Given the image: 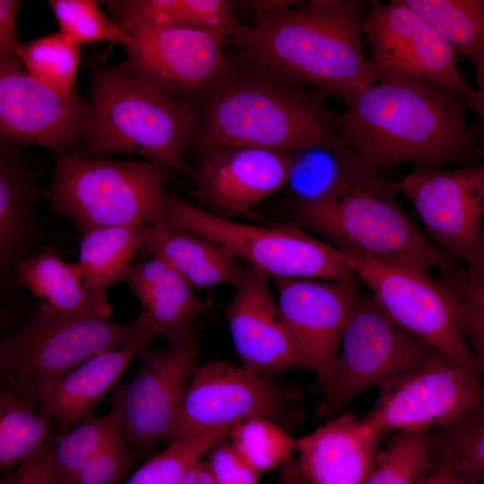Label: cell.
Here are the masks:
<instances>
[{"instance_id": "1", "label": "cell", "mask_w": 484, "mask_h": 484, "mask_svg": "<svg viewBox=\"0 0 484 484\" xmlns=\"http://www.w3.org/2000/svg\"><path fill=\"white\" fill-rule=\"evenodd\" d=\"M456 92L417 79L376 81L362 91L337 127L343 141L383 169L466 166L484 160Z\"/></svg>"}, {"instance_id": "2", "label": "cell", "mask_w": 484, "mask_h": 484, "mask_svg": "<svg viewBox=\"0 0 484 484\" xmlns=\"http://www.w3.org/2000/svg\"><path fill=\"white\" fill-rule=\"evenodd\" d=\"M327 96L244 60L190 103L192 144L204 155L222 147L293 151L340 136Z\"/></svg>"}, {"instance_id": "3", "label": "cell", "mask_w": 484, "mask_h": 484, "mask_svg": "<svg viewBox=\"0 0 484 484\" xmlns=\"http://www.w3.org/2000/svg\"><path fill=\"white\" fill-rule=\"evenodd\" d=\"M368 1L310 0L256 18L233 41L247 62L346 106L375 78L361 27Z\"/></svg>"}, {"instance_id": "4", "label": "cell", "mask_w": 484, "mask_h": 484, "mask_svg": "<svg viewBox=\"0 0 484 484\" xmlns=\"http://www.w3.org/2000/svg\"><path fill=\"white\" fill-rule=\"evenodd\" d=\"M91 80V117L73 153L87 157L138 155L178 171L197 185V172L182 158L196 131L191 104L155 90L123 63H92Z\"/></svg>"}, {"instance_id": "5", "label": "cell", "mask_w": 484, "mask_h": 484, "mask_svg": "<svg viewBox=\"0 0 484 484\" xmlns=\"http://www.w3.org/2000/svg\"><path fill=\"white\" fill-rule=\"evenodd\" d=\"M398 180L372 172L321 203L297 206L301 224L340 251L361 253L430 273L450 274L459 262L441 250L396 199Z\"/></svg>"}, {"instance_id": "6", "label": "cell", "mask_w": 484, "mask_h": 484, "mask_svg": "<svg viewBox=\"0 0 484 484\" xmlns=\"http://www.w3.org/2000/svg\"><path fill=\"white\" fill-rule=\"evenodd\" d=\"M172 169L151 160L56 156L44 190L50 208L83 236L116 226L165 221V184Z\"/></svg>"}, {"instance_id": "7", "label": "cell", "mask_w": 484, "mask_h": 484, "mask_svg": "<svg viewBox=\"0 0 484 484\" xmlns=\"http://www.w3.org/2000/svg\"><path fill=\"white\" fill-rule=\"evenodd\" d=\"M147 330L151 329L141 313L124 324L109 318L65 317L39 307L1 345L4 391L34 403L43 385Z\"/></svg>"}, {"instance_id": "8", "label": "cell", "mask_w": 484, "mask_h": 484, "mask_svg": "<svg viewBox=\"0 0 484 484\" xmlns=\"http://www.w3.org/2000/svg\"><path fill=\"white\" fill-rule=\"evenodd\" d=\"M167 225L201 236L272 278L359 280L341 252L296 226L233 221L165 192Z\"/></svg>"}, {"instance_id": "9", "label": "cell", "mask_w": 484, "mask_h": 484, "mask_svg": "<svg viewBox=\"0 0 484 484\" xmlns=\"http://www.w3.org/2000/svg\"><path fill=\"white\" fill-rule=\"evenodd\" d=\"M436 350L399 327L372 294H359L322 390L320 416L331 419L363 392L380 388L423 365Z\"/></svg>"}, {"instance_id": "10", "label": "cell", "mask_w": 484, "mask_h": 484, "mask_svg": "<svg viewBox=\"0 0 484 484\" xmlns=\"http://www.w3.org/2000/svg\"><path fill=\"white\" fill-rule=\"evenodd\" d=\"M384 312L453 363L480 372L445 291L430 273L361 253L341 251Z\"/></svg>"}, {"instance_id": "11", "label": "cell", "mask_w": 484, "mask_h": 484, "mask_svg": "<svg viewBox=\"0 0 484 484\" xmlns=\"http://www.w3.org/2000/svg\"><path fill=\"white\" fill-rule=\"evenodd\" d=\"M301 397L299 389L277 385L243 367L209 361L194 370L172 440L255 418L287 430L303 420Z\"/></svg>"}, {"instance_id": "12", "label": "cell", "mask_w": 484, "mask_h": 484, "mask_svg": "<svg viewBox=\"0 0 484 484\" xmlns=\"http://www.w3.org/2000/svg\"><path fill=\"white\" fill-rule=\"evenodd\" d=\"M375 81L410 78L449 89L464 99L456 51L405 0H369L361 27Z\"/></svg>"}, {"instance_id": "13", "label": "cell", "mask_w": 484, "mask_h": 484, "mask_svg": "<svg viewBox=\"0 0 484 484\" xmlns=\"http://www.w3.org/2000/svg\"><path fill=\"white\" fill-rule=\"evenodd\" d=\"M398 192L441 250L467 268L484 271V160L455 169H413L398 180Z\"/></svg>"}, {"instance_id": "14", "label": "cell", "mask_w": 484, "mask_h": 484, "mask_svg": "<svg viewBox=\"0 0 484 484\" xmlns=\"http://www.w3.org/2000/svg\"><path fill=\"white\" fill-rule=\"evenodd\" d=\"M481 373L463 368L436 351L423 365L381 386L361 420L380 438L403 431L445 427L484 397Z\"/></svg>"}, {"instance_id": "15", "label": "cell", "mask_w": 484, "mask_h": 484, "mask_svg": "<svg viewBox=\"0 0 484 484\" xmlns=\"http://www.w3.org/2000/svg\"><path fill=\"white\" fill-rule=\"evenodd\" d=\"M123 65L135 76L176 100L192 103L227 70L229 39L183 27H135L126 31Z\"/></svg>"}, {"instance_id": "16", "label": "cell", "mask_w": 484, "mask_h": 484, "mask_svg": "<svg viewBox=\"0 0 484 484\" xmlns=\"http://www.w3.org/2000/svg\"><path fill=\"white\" fill-rule=\"evenodd\" d=\"M197 333L160 350L146 345L138 354L134 378L117 391L124 434L134 453L149 454L162 440L171 441L187 385L195 368Z\"/></svg>"}, {"instance_id": "17", "label": "cell", "mask_w": 484, "mask_h": 484, "mask_svg": "<svg viewBox=\"0 0 484 484\" xmlns=\"http://www.w3.org/2000/svg\"><path fill=\"white\" fill-rule=\"evenodd\" d=\"M0 60V138L15 146L39 145L56 156L72 152L87 128L91 102L67 98L23 69Z\"/></svg>"}, {"instance_id": "18", "label": "cell", "mask_w": 484, "mask_h": 484, "mask_svg": "<svg viewBox=\"0 0 484 484\" xmlns=\"http://www.w3.org/2000/svg\"><path fill=\"white\" fill-rule=\"evenodd\" d=\"M287 327L321 390L327 385L361 281L272 278Z\"/></svg>"}, {"instance_id": "19", "label": "cell", "mask_w": 484, "mask_h": 484, "mask_svg": "<svg viewBox=\"0 0 484 484\" xmlns=\"http://www.w3.org/2000/svg\"><path fill=\"white\" fill-rule=\"evenodd\" d=\"M268 277L249 264L243 269L224 314L241 367L270 379L307 368L270 289Z\"/></svg>"}, {"instance_id": "20", "label": "cell", "mask_w": 484, "mask_h": 484, "mask_svg": "<svg viewBox=\"0 0 484 484\" xmlns=\"http://www.w3.org/2000/svg\"><path fill=\"white\" fill-rule=\"evenodd\" d=\"M290 151L222 147L204 155L198 169L197 196L223 217L248 215L285 186Z\"/></svg>"}, {"instance_id": "21", "label": "cell", "mask_w": 484, "mask_h": 484, "mask_svg": "<svg viewBox=\"0 0 484 484\" xmlns=\"http://www.w3.org/2000/svg\"><path fill=\"white\" fill-rule=\"evenodd\" d=\"M381 441L361 419L343 413L295 440L298 462L307 484H364Z\"/></svg>"}, {"instance_id": "22", "label": "cell", "mask_w": 484, "mask_h": 484, "mask_svg": "<svg viewBox=\"0 0 484 484\" xmlns=\"http://www.w3.org/2000/svg\"><path fill=\"white\" fill-rule=\"evenodd\" d=\"M154 337L151 330L144 331L121 347L95 355L43 385L37 393L42 413L61 428H67L91 414L93 407Z\"/></svg>"}, {"instance_id": "23", "label": "cell", "mask_w": 484, "mask_h": 484, "mask_svg": "<svg viewBox=\"0 0 484 484\" xmlns=\"http://www.w3.org/2000/svg\"><path fill=\"white\" fill-rule=\"evenodd\" d=\"M121 281L125 283L141 304L150 328L169 344L190 339L196 332L194 324L209 307L192 287L165 261L158 256L132 264Z\"/></svg>"}, {"instance_id": "24", "label": "cell", "mask_w": 484, "mask_h": 484, "mask_svg": "<svg viewBox=\"0 0 484 484\" xmlns=\"http://www.w3.org/2000/svg\"><path fill=\"white\" fill-rule=\"evenodd\" d=\"M381 169L368 162L340 134L333 140L290 151L285 186L298 206L312 205Z\"/></svg>"}, {"instance_id": "25", "label": "cell", "mask_w": 484, "mask_h": 484, "mask_svg": "<svg viewBox=\"0 0 484 484\" xmlns=\"http://www.w3.org/2000/svg\"><path fill=\"white\" fill-rule=\"evenodd\" d=\"M18 283L39 301V307L65 317L109 318L106 294L88 290L73 264H66L47 246L23 257L15 268Z\"/></svg>"}, {"instance_id": "26", "label": "cell", "mask_w": 484, "mask_h": 484, "mask_svg": "<svg viewBox=\"0 0 484 484\" xmlns=\"http://www.w3.org/2000/svg\"><path fill=\"white\" fill-rule=\"evenodd\" d=\"M125 31L135 27H183L215 31L233 42L243 31L229 0H111L101 2Z\"/></svg>"}, {"instance_id": "27", "label": "cell", "mask_w": 484, "mask_h": 484, "mask_svg": "<svg viewBox=\"0 0 484 484\" xmlns=\"http://www.w3.org/2000/svg\"><path fill=\"white\" fill-rule=\"evenodd\" d=\"M141 255L160 257L191 287L198 289L236 287L243 275L236 257L228 251L201 236L164 222L155 226Z\"/></svg>"}, {"instance_id": "28", "label": "cell", "mask_w": 484, "mask_h": 484, "mask_svg": "<svg viewBox=\"0 0 484 484\" xmlns=\"http://www.w3.org/2000/svg\"><path fill=\"white\" fill-rule=\"evenodd\" d=\"M39 176L18 146L0 143V263L5 270L24 251L33 232V205L44 194Z\"/></svg>"}, {"instance_id": "29", "label": "cell", "mask_w": 484, "mask_h": 484, "mask_svg": "<svg viewBox=\"0 0 484 484\" xmlns=\"http://www.w3.org/2000/svg\"><path fill=\"white\" fill-rule=\"evenodd\" d=\"M156 225L108 227L83 235L79 259L73 265L84 287L93 293L106 294L110 286L121 281L130 262L152 238Z\"/></svg>"}, {"instance_id": "30", "label": "cell", "mask_w": 484, "mask_h": 484, "mask_svg": "<svg viewBox=\"0 0 484 484\" xmlns=\"http://www.w3.org/2000/svg\"><path fill=\"white\" fill-rule=\"evenodd\" d=\"M471 62L477 88L484 84V0H405Z\"/></svg>"}, {"instance_id": "31", "label": "cell", "mask_w": 484, "mask_h": 484, "mask_svg": "<svg viewBox=\"0 0 484 484\" xmlns=\"http://www.w3.org/2000/svg\"><path fill=\"white\" fill-rule=\"evenodd\" d=\"M108 413L95 417L90 414L78 426L50 444L52 462L63 484L103 448L124 434L123 407L116 390Z\"/></svg>"}, {"instance_id": "32", "label": "cell", "mask_w": 484, "mask_h": 484, "mask_svg": "<svg viewBox=\"0 0 484 484\" xmlns=\"http://www.w3.org/2000/svg\"><path fill=\"white\" fill-rule=\"evenodd\" d=\"M431 459L484 480V397L455 421L427 433Z\"/></svg>"}, {"instance_id": "33", "label": "cell", "mask_w": 484, "mask_h": 484, "mask_svg": "<svg viewBox=\"0 0 484 484\" xmlns=\"http://www.w3.org/2000/svg\"><path fill=\"white\" fill-rule=\"evenodd\" d=\"M51 419L38 413L33 403L11 392L0 394V468L22 463L48 443Z\"/></svg>"}, {"instance_id": "34", "label": "cell", "mask_w": 484, "mask_h": 484, "mask_svg": "<svg viewBox=\"0 0 484 484\" xmlns=\"http://www.w3.org/2000/svg\"><path fill=\"white\" fill-rule=\"evenodd\" d=\"M26 72L57 93L73 97L80 62L79 45L61 31L21 44L17 50Z\"/></svg>"}, {"instance_id": "35", "label": "cell", "mask_w": 484, "mask_h": 484, "mask_svg": "<svg viewBox=\"0 0 484 484\" xmlns=\"http://www.w3.org/2000/svg\"><path fill=\"white\" fill-rule=\"evenodd\" d=\"M228 436L236 452L259 474L284 466L296 451V439L282 427L264 418L238 422Z\"/></svg>"}, {"instance_id": "36", "label": "cell", "mask_w": 484, "mask_h": 484, "mask_svg": "<svg viewBox=\"0 0 484 484\" xmlns=\"http://www.w3.org/2000/svg\"><path fill=\"white\" fill-rule=\"evenodd\" d=\"M447 294L462 332L484 374V271L460 269L436 280Z\"/></svg>"}, {"instance_id": "37", "label": "cell", "mask_w": 484, "mask_h": 484, "mask_svg": "<svg viewBox=\"0 0 484 484\" xmlns=\"http://www.w3.org/2000/svg\"><path fill=\"white\" fill-rule=\"evenodd\" d=\"M231 427L176 438L161 453L142 465L124 484H179L190 466L200 460Z\"/></svg>"}, {"instance_id": "38", "label": "cell", "mask_w": 484, "mask_h": 484, "mask_svg": "<svg viewBox=\"0 0 484 484\" xmlns=\"http://www.w3.org/2000/svg\"><path fill=\"white\" fill-rule=\"evenodd\" d=\"M431 463L425 432L394 434L364 484H417Z\"/></svg>"}, {"instance_id": "39", "label": "cell", "mask_w": 484, "mask_h": 484, "mask_svg": "<svg viewBox=\"0 0 484 484\" xmlns=\"http://www.w3.org/2000/svg\"><path fill=\"white\" fill-rule=\"evenodd\" d=\"M60 31L77 45L98 41L126 42L128 36L94 0H49Z\"/></svg>"}, {"instance_id": "40", "label": "cell", "mask_w": 484, "mask_h": 484, "mask_svg": "<svg viewBox=\"0 0 484 484\" xmlns=\"http://www.w3.org/2000/svg\"><path fill=\"white\" fill-rule=\"evenodd\" d=\"M134 451L125 435L110 443L63 484H116L130 469Z\"/></svg>"}, {"instance_id": "41", "label": "cell", "mask_w": 484, "mask_h": 484, "mask_svg": "<svg viewBox=\"0 0 484 484\" xmlns=\"http://www.w3.org/2000/svg\"><path fill=\"white\" fill-rule=\"evenodd\" d=\"M215 484H259L260 474L233 448L219 441L207 452Z\"/></svg>"}, {"instance_id": "42", "label": "cell", "mask_w": 484, "mask_h": 484, "mask_svg": "<svg viewBox=\"0 0 484 484\" xmlns=\"http://www.w3.org/2000/svg\"><path fill=\"white\" fill-rule=\"evenodd\" d=\"M0 484H60L55 470L50 444L21 463L15 471L6 475Z\"/></svg>"}, {"instance_id": "43", "label": "cell", "mask_w": 484, "mask_h": 484, "mask_svg": "<svg viewBox=\"0 0 484 484\" xmlns=\"http://www.w3.org/2000/svg\"><path fill=\"white\" fill-rule=\"evenodd\" d=\"M21 1L0 0V60L20 59L16 54L19 42L16 16Z\"/></svg>"}, {"instance_id": "44", "label": "cell", "mask_w": 484, "mask_h": 484, "mask_svg": "<svg viewBox=\"0 0 484 484\" xmlns=\"http://www.w3.org/2000/svg\"><path fill=\"white\" fill-rule=\"evenodd\" d=\"M236 7L242 8L258 18L278 13L300 4L303 1L294 0H245L234 2Z\"/></svg>"}, {"instance_id": "45", "label": "cell", "mask_w": 484, "mask_h": 484, "mask_svg": "<svg viewBox=\"0 0 484 484\" xmlns=\"http://www.w3.org/2000/svg\"><path fill=\"white\" fill-rule=\"evenodd\" d=\"M417 484H465V482L452 467L431 459L429 468Z\"/></svg>"}, {"instance_id": "46", "label": "cell", "mask_w": 484, "mask_h": 484, "mask_svg": "<svg viewBox=\"0 0 484 484\" xmlns=\"http://www.w3.org/2000/svg\"><path fill=\"white\" fill-rule=\"evenodd\" d=\"M179 484H215L207 461L201 459L186 471Z\"/></svg>"}, {"instance_id": "47", "label": "cell", "mask_w": 484, "mask_h": 484, "mask_svg": "<svg viewBox=\"0 0 484 484\" xmlns=\"http://www.w3.org/2000/svg\"><path fill=\"white\" fill-rule=\"evenodd\" d=\"M467 108H470L480 118L484 126V84L474 88L472 93L465 99Z\"/></svg>"}, {"instance_id": "48", "label": "cell", "mask_w": 484, "mask_h": 484, "mask_svg": "<svg viewBox=\"0 0 484 484\" xmlns=\"http://www.w3.org/2000/svg\"><path fill=\"white\" fill-rule=\"evenodd\" d=\"M462 478L463 479L465 484H484V480H481L470 478V477H464V476H462Z\"/></svg>"}, {"instance_id": "49", "label": "cell", "mask_w": 484, "mask_h": 484, "mask_svg": "<svg viewBox=\"0 0 484 484\" xmlns=\"http://www.w3.org/2000/svg\"><path fill=\"white\" fill-rule=\"evenodd\" d=\"M278 484H280V482Z\"/></svg>"}]
</instances>
